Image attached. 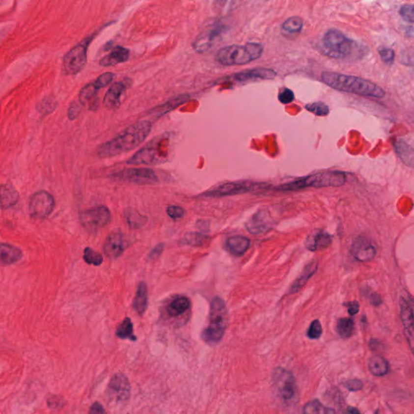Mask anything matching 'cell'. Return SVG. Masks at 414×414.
I'll use <instances>...</instances> for the list:
<instances>
[{"label": "cell", "mask_w": 414, "mask_h": 414, "mask_svg": "<svg viewBox=\"0 0 414 414\" xmlns=\"http://www.w3.org/2000/svg\"><path fill=\"white\" fill-rule=\"evenodd\" d=\"M152 123L148 120L138 121L128 126L112 139L104 142L97 149L100 158H112L138 147L151 133Z\"/></svg>", "instance_id": "obj_1"}, {"label": "cell", "mask_w": 414, "mask_h": 414, "mask_svg": "<svg viewBox=\"0 0 414 414\" xmlns=\"http://www.w3.org/2000/svg\"><path fill=\"white\" fill-rule=\"evenodd\" d=\"M321 81L333 89L360 96L383 98L385 92L383 88L371 81L356 76L325 71L321 74Z\"/></svg>", "instance_id": "obj_2"}, {"label": "cell", "mask_w": 414, "mask_h": 414, "mask_svg": "<svg viewBox=\"0 0 414 414\" xmlns=\"http://www.w3.org/2000/svg\"><path fill=\"white\" fill-rule=\"evenodd\" d=\"M346 173L340 171H328L312 174L276 188L281 191H296L306 188L339 187L345 185Z\"/></svg>", "instance_id": "obj_3"}, {"label": "cell", "mask_w": 414, "mask_h": 414, "mask_svg": "<svg viewBox=\"0 0 414 414\" xmlns=\"http://www.w3.org/2000/svg\"><path fill=\"white\" fill-rule=\"evenodd\" d=\"M262 54L263 46L261 44L250 42L245 46L232 45L220 49L216 55V60L224 66H239L258 59Z\"/></svg>", "instance_id": "obj_4"}, {"label": "cell", "mask_w": 414, "mask_h": 414, "mask_svg": "<svg viewBox=\"0 0 414 414\" xmlns=\"http://www.w3.org/2000/svg\"><path fill=\"white\" fill-rule=\"evenodd\" d=\"M228 323V313L224 301L215 297L211 304L208 327L201 334L202 339L208 343H217L222 339Z\"/></svg>", "instance_id": "obj_5"}, {"label": "cell", "mask_w": 414, "mask_h": 414, "mask_svg": "<svg viewBox=\"0 0 414 414\" xmlns=\"http://www.w3.org/2000/svg\"><path fill=\"white\" fill-rule=\"evenodd\" d=\"M167 142L164 136L154 138L146 146L126 161L131 165H156L167 160Z\"/></svg>", "instance_id": "obj_6"}, {"label": "cell", "mask_w": 414, "mask_h": 414, "mask_svg": "<svg viewBox=\"0 0 414 414\" xmlns=\"http://www.w3.org/2000/svg\"><path fill=\"white\" fill-rule=\"evenodd\" d=\"M356 42L348 38L341 31L331 28L325 32L321 42V53L333 58H345L352 54Z\"/></svg>", "instance_id": "obj_7"}, {"label": "cell", "mask_w": 414, "mask_h": 414, "mask_svg": "<svg viewBox=\"0 0 414 414\" xmlns=\"http://www.w3.org/2000/svg\"><path fill=\"white\" fill-rule=\"evenodd\" d=\"M273 384L281 401L291 403L297 396V386L293 375L286 369L277 367L273 373Z\"/></svg>", "instance_id": "obj_8"}, {"label": "cell", "mask_w": 414, "mask_h": 414, "mask_svg": "<svg viewBox=\"0 0 414 414\" xmlns=\"http://www.w3.org/2000/svg\"><path fill=\"white\" fill-rule=\"evenodd\" d=\"M111 220L110 209L104 205L93 206L80 214V222L89 233H96L106 227Z\"/></svg>", "instance_id": "obj_9"}, {"label": "cell", "mask_w": 414, "mask_h": 414, "mask_svg": "<svg viewBox=\"0 0 414 414\" xmlns=\"http://www.w3.org/2000/svg\"><path fill=\"white\" fill-rule=\"evenodd\" d=\"M131 384L121 373L115 374L108 385L107 397L110 404L117 407L126 405L131 397Z\"/></svg>", "instance_id": "obj_10"}, {"label": "cell", "mask_w": 414, "mask_h": 414, "mask_svg": "<svg viewBox=\"0 0 414 414\" xmlns=\"http://www.w3.org/2000/svg\"><path fill=\"white\" fill-rule=\"evenodd\" d=\"M112 180L136 185H154L159 181L153 170L147 167H133L121 170L110 175Z\"/></svg>", "instance_id": "obj_11"}, {"label": "cell", "mask_w": 414, "mask_h": 414, "mask_svg": "<svg viewBox=\"0 0 414 414\" xmlns=\"http://www.w3.org/2000/svg\"><path fill=\"white\" fill-rule=\"evenodd\" d=\"M89 42V38L83 41L65 55L62 63L64 74L75 76L82 71L87 63V49Z\"/></svg>", "instance_id": "obj_12"}, {"label": "cell", "mask_w": 414, "mask_h": 414, "mask_svg": "<svg viewBox=\"0 0 414 414\" xmlns=\"http://www.w3.org/2000/svg\"><path fill=\"white\" fill-rule=\"evenodd\" d=\"M55 201L53 196L45 190H41L31 196L28 210L31 217L34 220H46L53 212Z\"/></svg>", "instance_id": "obj_13"}, {"label": "cell", "mask_w": 414, "mask_h": 414, "mask_svg": "<svg viewBox=\"0 0 414 414\" xmlns=\"http://www.w3.org/2000/svg\"><path fill=\"white\" fill-rule=\"evenodd\" d=\"M264 184L255 183L252 181H239V182H228L215 186L211 190L206 191L203 196L208 197H227L233 195L241 194L245 193L252 192L254 190L262 189Z\"/></svg>", "instance_id": "obj_14"}, {"label": "cell", "mask_w": 414, "mask_h": 414, "mask_svg": "<svg viewBox=\"0 0 414 414\" xmlns=\"http://www.w3.org/2000/svg\"><path fill=\"white\" fill-rule=\"evenodd\" d=\"M351 253L357 261L367 262L375 258L376 247L366 236H358L351 246Z\"/></svg>", "instance_id": "obj_15"}, {"label": "cell", "mask_w": 414, "mask_h": 414, "mask_svg": "<svg viewBox=\"0 0 414 414\" xmlns=\"http://www.w3.org/2000/svg\"><path fill=\"white\" fill-rule=\"evenodd\" d=\"M246 228L253 235L265 233L275 226V221L267 210H261L254 214L246 222Z\"/></svg>", "instance_id": "obj_16"}, {"label": "cell", "mask_w": 414, "mask_h": 414, "mask_svg": "<svg viewBox=\"0 0 414 414\" xmlns=\"http://www.w3.org/2000/svg\"><path fill=\"white\" fill-rule=\"evenodd\" d=\"M401 318L405 330V336L410 350L414 355V318L412 307L409 300L404 297L400 299Z\"/></svg>", "instance_id": "obj_17"}, {"label": "cell", "mask_w": 414, "mask_h": 414, "mask_svg": "<svg viewBox=\"0 0 414 414\" xmlns=\"http://www.w3.org/2000/svg\"><path fill=\"white\" fill-rule=\"evenodd\" d=\"M124 250L125 241L123 234L119 229H116L107 236L104 245V252L108 258L114 260L121 256Z\"/></svg>", "instance_id": "obj_18"}, {"label": "cell", "mask_w": 414, "mask_h": 414, "mask_svg": "<svg viewBox=\"0 0 414 414\" xmlns=\"http://www.w3.org/2000/svg\"><path fill=\"white\" fill-rule=\"evenodd\" d=\"M277 76V73L272 69L256 68L241 71L231 76V80L236 82L245 83L250 81H266L273 80Z\"/></svg>", "instance_id": "obj_19"}, {"label": "cell", "mask_w": 414, "mask_h": 414, "mask_svg": "<svg viewBox=\"0 0 414 414\" xmlns=\"http://www.w3.org/2000/svg\"><path fill=\"white\" fill-rule=\"evenodd\" d=\"M332 243V236L326 231L317 230L310 234L305 241V246L312 252L324 249Z\"/></svg>", "instance_id": "obj_20"}, {"label": "cell", "mask_w": 414, "mask_h": 414, "mask_svg": "<svg viewBox=\"0 0 414 414\" xmlns=\"http://www.w3.org/2000/svg\"><path fill=\"white\" fill-rule=\"evenodd\" d=\"M126 90L123 82L115 83L110 87L104 97V106L109 110H117L121 106V97Z\"/></svg>", "instance_id": "obj_21"}, {"label": "cell", "mask_w": 414, "mask_h": 414, "mask_svg": "<svg viewBox=\"0 0 414 414\" xmlns=\"http://www.w3.org/2000/svg\"><path fill=\"white\" fill-rule=\"evenodd\" d=\"M222 30H223L222 26H216L209 30L208 32H203L197 37L193 43L195 50L199 53L207 51L215 41V38H217L219 35L222 33Z\"/></svg>", "instance_id": "obj_22"}, {"label": "cell", "mask_w": 414, "mask_h": 414, "mask_svg": "<svg viewBox=\"0 0 414 414\" xmlns=\"http://www.w3.org/2000/svg\"><path fill=\"white\" fill-rule=\"evenodd\" d=\"M394 150L396 155L406 166L414 167V148L408 144L402 138H396L393 141Z\"/></svg>", "instance_id": "obj_23"}, {"label": "cell", "mask_w": 414, "mask_h": 414, "mask_svg": "<svg viewBox=\"0 0 414 414\" xmlns=\"http://www.w3.org/2000/svg\"><path fill=\"white\" fill-rule=\"evenodd\" d=\"M130 52L128 50L121 46L115 47L111 53L106 55L100 61V65L102 67H112L115 65L125 62L129 59Z\"/></svg>", "instance_id": "obj_24"}, {"label": "cell", "mask_w": 414, "mask_h": 414, "mask_svg": "<svg viewBox=\"0 0 414 414\" xmlns=\"http://www.w3.org/2000/svg\"><path fill=\"white\" fill-rule=\"evenodd\" d=\"M148 306V290L147 283L145 281H141L138 286L137 291L135 295L133 302V307L135 311L139 316H142L147 311Z\"/></svg>", "instance_id": "obj_25"}, {"label": "cell", "mask_w": 414, "mask_h": 414, "mask_svg": "<svg viewBox=\"0 0 414 414\" xmlns=\"http://www.w3.org/2000/svg\"><path fill=\"white\" fill-rule=\"evenodd\" d=\"M249 239L242 236H231L227 239L226 247L231 254L235 256H242L249 248Z\"/></svg>", "instance_id": "obj_26"}, {"label": "cell", "mask_w": 414, "mask_h": 414, "mask_svg": "<svg viewBox=\"0 0 414 414\" xmlns=\"http://www.w3.org/2000/svg\"><path fill=\"white\" fill-rule=\"evenodd\" d=\"M20 199L17 190L10 184H2L1 186V208L8 209L15 206Z\"/></svg>", "instance_id": "obj_27"}, {"label": "cell", "mask_w": 414, "mask_h": 414, "mask_svg": "<svg viewBox=\"0 0 414 414\" xmlns=\"http://www.w3.org/2000/svg\"><path fill=\"white\" fill-rule=\"evenodd\" d=\"M0 252H1V261L5 265H12V264L16 263L23 256L22 251L20 248L6 243L1 244Z\"/></svg>", "instance_id": "obj_28"}, {"label": "cell", "mask_w": 414, "mask_h": 414, "mask_svg": "<svg viewBox=\"0 0 414 414\" xmlns=\"http://www.w3.org/2000/svg\"><path fill=\"white\" fill-rule=\"evenodd\" d=\"M317 267H318V263L316 261H312L308 265H307L301 275L298 277V279L294 282L293 285L291 286V290H290L291 293L295 294L299 292L305 286V284L307 283V281L311 278V276L316 273Z\"/></svg>", "instance_id": "obj_29"}, {"label": "cell", "mask_w": 414, "mask_h": 414, "mask_svg": "<svg viewBox=\"0 0 414 414\" xmlns=\"http://www.w3.org/2000/svg\"><path fill=\"white\" fill-rule=\"evenodd\" d=\"M190 307V301L187 297L178 296L167 305V312L170 316L176 317L185 313Z\"/></svg>", "instance_id": "obj_30"}, {"label": "cell", "mask_w": 414, "mask_h": 414, "mask_svg": "<svg viewBox=\"0 0 414 414\" xmlns=\"http://www.w3.org/2000/svg\"><path fill=\"white\" fill-rule=\"evenodd\" d=\"M124 218L129 227L132 229H138L143 227L147 222V216L141 214L135 209L128 207L124 211Z\"/></svg>", "instance_id": "obj_31"}, {"label": "cell", "mask_w": 414, "mask_h": 414, "mask_svg": "<svg viewBox=\"0 0 414 414\" xmlns=\"http://www.w3.org/2000/svg\"><path fill=\"white\" fill-rule=\"evenodd\" d=\"M369 371L375 376H384L389 371V363L382 356H372L368 361Z\"/></svg>", "instance_id": "obj_32"}, {"label": "cell", "mask_w": 414, "mask_h": 414, "mask_svg": "<svg viewBox=\"0 0 414 414\" xmlns=\"http://www.w3.org/2000/svg\"><path fill=\"white\" fill-rule=\"evenodd\" d=\"M116 336L118 338L128 339L132 341H135L137 340V337L134 333V326L133 323L131 321V319L126 317L121 325L117 327V331H116Z\"/></svg>", "instance_id": "obj_33"}, {"label": "cell", "mask_w": 414, "mask_h": 414, "mask_svg": "<svg viewBox=\"0 0 414 414\" xmlns=\"http://www.w3.org/2000/svg\"><path fill=\"white\" fill-rule=\"evenodd\" d=\"M99 90L100 89L96 87L94 83H90L81 89L80 94H79V101L82 104L83 106L87 105V104L88 105L92 101L97 99L96 94L98 92Z\"/></svg>", "instance_id": "obj_34"}, {"label": "cell", "mask_w": 414, "mask_h": 414, "mask_svg": "<svg viewBox=\"0 0 414 414\" xmlns=\"http://www.w3.org/2000/svg\"><path fill=\"white\" fill-rule=\"evenodd\" d=\"M210 241L208 236L197 232H190L184 236L181 241V245H189L192 247H201Z\"/></svg>", "instance_id": "obj_35"}, {"label": "cell", "mask_w": 414, "mask_h": 414, "mask_svg": "<svg viewBox=\"0 0 414 414\" xmlns=\"http://www.w3.org/2000/svg\"><path fill=\"white\" fill-rule=\"evenodd\" d=\"M336 332L339 336L342 338H349L354 332L355 329V323L352 319L341 318L339 319L336 324Z\"/></svg>", "instance_id": "obj_36"}, {"label": "cell", "mask_w": 414, "mask_h": 414, "mask_svg": "<svg viewBox=\"0 0 414 414\" xmlns=\"http://www.w3.org/2000/svg\"><path fill=\"white\" fill-rule=\"evenodd\" d=\"M303 26H304V22L300 16H292L284 21L281 28L286 32L295 33V32H300L302 30Z\"/></svg>", "instance_id": "obj_37"}, {"label": "cell", "mask_w": 414, "mask_h": 414, "mask_svg": "<svg viewBox=\"0 0 414 414\" xmlns=\"http://www.w3.org/2000/svg\"><path fill=\"white\" fill-rule=\"evenodd\" d=\"M304 414H334L335 411L330 408L325 407L317 400L307 403L304 408Z\"/></svg>", "instance_id": "obj_38"}, {"label": "cell", "mask_w": 414, "mask_h": 414, "mask_svg": "<svg viewBox=\"0 0 414 414\" xmlns=\"http://www.w3.org/2000/svg\"><path fill=\"white\" fill-rule=\"evenodd\" d=\"M83 260L88 265L99 266L103 262V256L91 248L87 247L83 251Z\"/></svg>", "instance_id": "obj_39"}, {"label": "cell", "mask_w": 414, "mask_h": 414, "mask_svg": "<svg viewBox=\"0 0 414 414\" xmlns=\"http://www.w3.org/2000/svg\"><path fill=\"white\" fill-rule=\"evenodd\" d=\"M57 101L53 97H46L37 105V110L42 114H49L57 108Z\"/></svg>", "instance_id": "obj_40"}, {"label": "cell", "mask_w": 414, "mask_h": 414, "mask_svg": "<svg viewBox=\"0 0 414 414\" xmlns=\"http://www.w3.org/2000/svg\"><path fill=\"white\" fill-rule=\"evenodd\" d=\"M305 109L316 116H327L330 112V108L323 102L308 104L305 106Z\"/></svg>", "instance_id": "obj_41"}, {"label": "cell", "mask_w": 414, "mask_h": 414, "mask_svg": "<svg viewBox=\"0 0 414 414\" xmlns=\"http://www.w3.org/2000/svg\"><path fill=\"white\" fill-rule=\"evenodd\" d=\"M307 336L310 339H318L322 335V326L318 320L312 321L307 332Z\"/></svg>", "instance_id": "obj_42"}, {"label": "cell", "mask_w": 414, "mask_h": 414, "mask_svg": "<svg viewBox=\"0 0 414 414\" xmlns=\"http://www.w3.org/2000/svg\"><path fill=\"white\" fill-rule=\"evenodd\" d=\"M400 14L405 21L414 22V4L403 5L400 9Z\"/></svg>", "instance_id": "obj_43"}, {"label": "cell", "mask_w": 414, "mask_h": 414, "mask_svg": "<svg viewBox=\"0 0 414 414\" xmlns=\"http://www.w3.org/2000/svg\"><path fill=\"white\" fill-rule=\"evenodd\" d=\"M379 54H380V57L383 60V62L387 65L392 64L394 58H395V53L391 49L382 47L379 50Z\"/></svg>", "instance_id": "obj_44"}, {"label": "cell", "mask_w": 414, "mask_h": 414, "mask_svg": "<svg viewBox=\"0 0 414 414\" xmlns=\"http://www.w3.org/2000/svg\"><path fill=\"white\" fill-rule=\"evenodd\" d=\"M113 78H114V74L107 72V73L102 74L101 76H99L97 80L94 82V83L96 84V87H98L99 89H101L102 87H106L110 84Z\"/></svg>", "instance_id": "obj_45"}, {"label": "cell", "mask_w": 414, "mask_h": 414, "mask_svg": "<svg viewBox=\"0 0 414 414\" xmlns=\"http://www.w3.org/2000/svg\"><path fill=\"white\" fill-rule=\"evenodd\" d=\"M401 62L405 66H414V49L408 48L401 55Z\"/></svg>", "instance_id": "obj_46"}, {"label": "cell", "mask_w": 414, "mask_h": 414, "mask_svg": "<svg viewBox=\"0 0 414 414\" xmlns=\"http://www.w3.org/2000/svg\"><path fill=\"white\" fill-rule=\"evenodd\" d=\"M167 214L172 220H178L184 217L186 211L181 206H168L167 207Z\"/></svg>", "instance_id": "obj_47"}, {"label": "cell", "mask_w": 414, "mask_h": 414, "mask_svg": "<svg viewBox=\"0 0 414 414\" xmlns=\"http://www.w3.org/2000/svg\"><path fill=\"white\" fill-rule=\"evenodd\" d=\"M81 106H83V105L80 101L79 102L74 101L71 104V106L68 109V112H67L69 119L75 120L79 117V115L81 112Z\"/></svg>", "instance_id": "obj_48"}, {"label": "cell", "mask_w": 414, "mask_h": 414, "mask_svg": "<svg viewBox=\"0 0 414 414\" xmlns=\"http://www.w3.org/2000/svg\"><path fill=\"white\" fill-rule=\"evenodd\" d=\"M295 99V94L289 88H283L278 94V100L282 104L291 103Z\"/></svg>", "instance_id": "obj_49"}, {"label": "cell", "mask_w": 414, "mask_h": 414, "mask_svg": "<svg viewBox=\"0 0 414 414\" xmlns=\"http://www.w3.org/2000/svg\"><path fill=\"white\" fill-rule=\"evenodd\" d=\"M343 385L349 391H360V390L362 389V387H363L362 383L359 380H347V381L344 383Z\"/></svg>", "instance_id": "obj_50"}, {"label": "cell", "mask_w": 414, "mask_h": 414, "mask_svg": "<svg viewBox=\"0 0 414 414\" xmlns=\"http://www.w3.org/2000/svg\"><path fill=\"white\" fill-rule=\"evenodd\" d=\"M165 248V244H163V243L156 245V247L154 248L153 249L151 250V252L149 253V260H150V261H152V260L158 258L159 256H161L162 252H164Z\"/></svg>", "instance_id": "obj_51"}, {"label": "cell", "mask_w": 414, "mask_h": 414, "mask_svg": "<svg viewBox=\"0 0 414 414\" xmlns=\"http://www.w3.org/2000/svg\"><path fill=\"white\" fill-rule=\"evenodd\" d=\"M63 401H64L59 396H51L48 400L49 407H51V409H58L63 406L64 405Z\"/></svg>", "instance_id": "obj_52"}, {"label": "cell", "mask_w": 414, "mask_h": 414, "mask_svg": "<svg viewBox=\"0 0 414 414\" xmlns=\"http://www.w3.org/2000/svg\"><path fill=\"white\" fill-rule=\"evenodd\" d=\"M345 306L348 307V312L350 316H355L359 311V304L357 301L346 303Z\"/></svg>", "instance_id": "obj_53"}, {"label": "cell", "mask_w": 414, "mask_h": 414, "mask_svg": "<svg viewBox=\"0 0 414 414\" xmlns=\"http://www.w3.org/2000/svg\"><path fill=\"white\" fill-rule=\"evenodd\" d=\"M368 299L371 304L375 306V307H378L382 304V299L380 297V295H378L376 292L370 294L368 295Z\"/></svg>", "instance_id": "obj_54"}, {"label": "cell", "mask_w": 414, "mask_h": 414, "mask_svg": "<svg viewBox=\"0 0 414 414\" xmlns=\"http://www.w3.org/2000/svg\"><path fill=\"white\" fill-rule=\"evenodd\" d=\"M89 413L90 414H105L106 410H105L101 403L95 402L91 406Z\"/></svg>", "instance_id": "obj_55"}, {"label": "cell", "mask_w": 414, "mask_h": 414, "mask_svg": "<svg viewBox=\"0 0 414 414\" xmlns=\"http://www.w3.org/2000/svg\"><path fill=\"white\" fill-rule=\"evenodd\" d=\"M369 346L371 350H379L380 349H382L383 344L377 339H371V341H369Z\"/></svg>", "instance_id": "obj_56"}, {"label": "cell", "mask_w": 414, "mask_h": 414, "mask_svg": "<svg viewBox=\"0 0 414 414\" xmlns=\"http://www.w3.org/2000/svg\"><path fill=\"white\" fill-rule=\"evenodd\" d=\"M347 411L350 414H359V411L356 408H349Z\"/></svg>", "instance_id": "obj_57"}, {"label": "cell", "mask_w": 414, "mask_h": 414, "mask_svg": "<svg viewBox=\"0 0 414 414\" xmlns=\"http://www.w3.org/2000/svg\"><path fill=\"white\" fill-rule=\"evenodd\" d=\"M408 300H409V302L410 303V305H411V307H412L413 312H414V300H412V299H411V298H409V299H408Z\"/></svg>", "instance_id": "obj_58"}]
</instances>
